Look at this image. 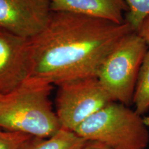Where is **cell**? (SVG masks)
I'll list each match as a JSON object with an SVG mask.
<instances>
[{
    "mask_svg": "<svg viewBox=\"0 0 149 149\" xmlns=\"http://www.w3.org/2000/svg\"><path fill=\"white\" fill-rule=\"evenodd\" d=\"M135 31L127 22L66 12H52L47 25L29 39V78L59 86L72 80L97 77L111 51Z\"/></svg>",
    "mask_w": 149,
    "mask_h": 149,
    "instance_id": "6da1fadb",
    "label": "cell"
},
{
    "mask_svg": "<svg viewBox=\"0 0 149 149\" xmlns=\"http://www.w3.org/2000/svg\"><path fill=\"white\" fill-rule=\"evenodd\" d=\"M53 85L29 78L11 92L0 95V129L47 138L61 125L51 100Z\"/></svg>",
    "mask_w": 149,
    "mask_h": 149,
    "instance_id": "7a4b0ae2",
    "label": "cell"
},
{
    "mask_svg": "<svg viewBox=\"0 0 149 149\" xmlns=\"http://www.w3.org/2000/svg\"><path fill=\"white\" fill-rule=\"evenodd\" d=\"M148 126L135 110L112 102L74 132L86 141L101 143L110 149H146L149 144Z\"/></svg>",
    "mask_w": 149,
    "mask_h": 149,
    "instance_id": "3957f363",
    "label": "cell"
},
{
    "mask_svg": "<svg viewBox=\"0 0 149 149\" xmlns=\"http://www.w3.org/2000/svg\"><path fill=\"white\" fill-rule=\"evenodd\" d=\"M135 31L126 35L104 61L97 79L113 102L129 107L148 48Z\"/></svg>",
    "mask_w": 149,
    "mask_h": 149,
    "instance_id": "277c9868",
    "label": "cell"
},
{
    "mask_svg": "<svg viewBox=\"0 0 149 149\" xmlns=\"http://www.w3.org/2000/svg\"><path fill=\"white\" fill-rule=\"evenodd\" d=\"M112 102L97 77L75 79L58 86L55 113L61 128L74 132L91 115Z\"/></svg>",
    "mask_w": 149,
    "mask_h": 149,
    "instance_id": "5b68a950",
    "label": "cell"
},
{
    "mask_svg": "<svg viewBox=\"0 0 149 149\" xmlns=\"http://www.w3.org/2000/svg\"><path fill=\"white\" fill-rule=\"evenodd\" d=\"M52 12L49 0H0V29L31 39L46 27Z\"/></svg>",
    "mask_w": 149,
    "mask_h": 149,
    "instance_id": "8992f818",
    "label": "cell"
},
{
    "mask_svg": "<svg viewBox=\"0 0 149 149\" xmlns=\"http://www.w3.org/2000/svg\"><path fill=\"white\" fill-rule=\"evenodd\" d=\"M29 39L0 29V94L17 88L30 76Z\"/></svg>",
    "mask_w": 149,
    "mask_h": 149,
    "instance_id": "52a82bcc",
    "label": "cell"
},
{
    "mask_svg": "<svg viewBox=\"0 0 149 149\" xmlns=\"http://www.w3.org/2000/svg\"><path fill=\"white\" fill-rule=\"evenodd\" d=\"M53 12H66L106 19L117 24L126 22L129 10L125 0H49Z\"/></svg>",
    "mask_w": 149,
    "mask_h": 149,
    "instance_id": "ba28073f",
    "label": "cell"
},
{
    "mask_svg": "<svg viewBox=\"0 0 149 149\" xmlns=\"http://www.w3.org/2000/svg\"><path fill=\"white\" fill-rule=\"evenodd\" d=\"M86 141L74 132L61 128L47 138L30 137L19 149H81Z\"/></svg>",
    "mask_w": 149,
    "mask_h": 149,
    "instance_id": "9c48e42d",
    "label": "cell"
},
{
    "mask_svg": "<svg viewBox=\"0 0 149 149\" xmlns=\"http://www.w3.org/2000/svg\"><path fill=\"white\" fill-rule=\"evenodd\" d=\"M133 104L135 111L140 115L149 111V50L139 70Z\"/></svg>",
    "mask_w": 149,
    "mask_h": 149,
    "instance_id": "30bf717a",
    "label": "cell"
},
{
    "mask_svg": "<svg viewBox=\"0 0 149 149\" xmlns=\"http://www.w3.org/2000/svg\"><path fill=\"white\" fill-rule=\"evenodd\" d=\"M129 8L125 20L137 31L143 19L149 15V0H125Z\"/></svg>",
    "mask_w": 149,
    "mask_h": 149,
    "instance_id": "8fae6325",
    "label": "cell"
},
{
    "mask_svg": "<svg viewBox=\"0 0 149 149\" xmlns=\"http://www.w3.org/2000/svg\"><path fill=\"white\" fill-rule=\"evenodd\" d=\"M32 136L0 129V149H19Z\"/></svg>",
    "mask_w": 149,
    "mask_h": 149,
    "instance_id": "7c38bea8",
    "label": "cell"
},
{
    "mask_svg": "<svg viewBox=\"0 0 149 149\" xmlns=\"http://www.w3.org/2000/svg\"><path fill=\"white\" fill-rule=\"evenodd\" d=\"M136 33L149 46V15L143 19Z\"/></svg>",
    "mask_w": 149,
    "mask_h": 149,
    "instance_id": "4fadbf2b",
    "label": "cell"
},
{
    "mask_svg": "<svg viewBox=\"0 0 149 149\" xmlns=\"http://www.w3.org/2000/svg\"><path fill=\"white\" fill-rule=\"evenodd\" d=\"M81 149H110L105 145L97 141H87Z\"/></svg>",
    "mask_w": 149,
    "mask_h": 149,
    "instance_id": "5bb4252c",
    "label": "cell"
},
{
    "mask_svg": "<svg viewBox=\"0 0 149 149\" xmlns=\"http://www.w3.org/2000/svg\"><path fill=\"white\" fill-rule=\"evenodd\" d=\"M0 95H1V94H0Z\"/></svg>",
    "mask_w": 149,
    "mask_h": 149,
    "instance_id": "9a60e30c",
    "label": "cell"
}]
</instances>
